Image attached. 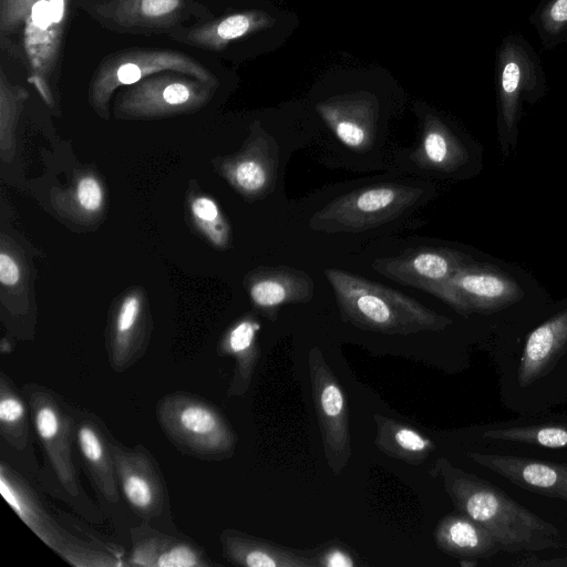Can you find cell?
Listing matches in <instances>:
<instances>
[{
    "mask_svg": "<svg viewBox=\"0 0 567 567\" xmlns=\"http://www.w3.org/2000/svg\"><path fill=\"white\" fill-rule=\"evenodd\" d=\"M37 0H0L1 44L6 39L23 27V23Z\"/></svg>",
    "mask_w": 567,
    "mask_h": 567,
    "instance_id": "28",
    "label": "cell"
},
{
    "mask_svg": "<svg viewBox=\"0 0 567 567\" xmlns=\"http://www.w3.org/2000/svg\"><path fill=\"white\" fill-rule=\"evenodd\" d=\"M498 136L504 154L515 147L523 105L538 100L546 87L540 61L519 35L506 37L495 63Z\"/></svg>",
    "mask_w": 567,
    "mask_h": 567,
    "instance_id": "4",
    "label": "cell"
},
{
    "mask_svg": "<svg viewBox=\"0 0 567 567\" xmlns=\"http://www.w3.org/2000/svg\"><path fill=\"white\" fill-rule=\"evenodd\" d=\"M103 28L127 34H168L185 22L212 19L196 0H75Z\"/></svg>",
    "mask_w": 567,
    "mask_h": 567,
    "instance_id": "6",
    "label": "cell"
},
{
    "mask_svg": "<svg viewBox=\"0 0 567 567\" xmlns=\"http://www.w3.org/2000/svg\"><path fill=\"white\" fill-rule=\"evenodd\" d=\"M473 261L463 251L450 248H419L395 257L378 259L374 268L383 276L437 297L445 281L462 266Z\"/></svg>",
    "mask_w": 567,
    "mask_h": 567,
    "instance_id": "11",
    "label": "cell"
},
{
    "mask_svg": "<svg viewBox=\"0 0 567 567\" xmlns=\"http://www.w3.org/2000/svg\"><path fill=\"white\" fill-rule=\"evenodd\" d=\"M217 84L177 72L147 76L132 84L115 104L118 117L155 118L193 112L213 96Z\"/></svg>",
    "mask_w": 567,
    "mask_h": 567,
    "instance_id": "8",
    "label": "cell"
},
{
    "mask_svg": "<svg viewBox=\"0 0 567 567\" xmlns=\"http://www.w3.org/2000/svg\"><path fill=\"white\" fill-rule=\"evenodd\" d=\"M424 190L377 184L347 193L315 213L309 225L324 233H358L383 225L421 203Z\"/></svg>",
    "mask_w": 567,
    "mask_h": 567,
    "instance_id": "5",
    "label": "cell"
},
{
    "mask_svg": "<svg viewBox=\"0 0 567 567\" xmlns=\"http://www.w3.org/2000/svg\"><path fill=\"white\" fill-rule=\"evenodd\" d=\"M28 91L13 84L4 70H0V126L2 142H10Z\"/></svg>",
    "mask_w": 567,
    "mask_h": 567,
    "instance_id": "25",
    "label": "cell"
},
{
    "mask_svg": "<svg viewBox=\"0 0 567 567\" xmlns=\"http://www.w3.org/2000/svg\"><path fill=\"white\" fill-rule=\"evenodd\" d=\"M313 405L330 470L340 474L351 456L349 414L342 388L322 352L313 347L308 354Z\"/></svg>",
    "mask_w": 567,
    "mask_h": 567,
    "instance_id": "10",
    "label": "cell"
},
{
    "mask_svg": "<svg viewBox=\"0 0 567 567\" xmlns=\"http://www.w3.org/2000/svg\"><path fill=\"white\" fill-rule=\"evenodd\" d=\"M434 539L441 551L456 558L487 559L501 551L493 535L462 512L444 516Z\"/></svg>",
    "mask_w": 567,
    "mask_h": 567,
    "instance_id": "19",
    "label": "cell"
},
{
    "mask_svg": "<svg viewBox=\"0 0 567 567\" xmlns=\"http://www.w3.org/2000/svg\"><path fill=\"white\" fill-rule=\"evenodd\" d=\"M123 489L128 502L140 508L152 504L153 492L148 482L138 475L131 474L123 481Z\"/></svg>",
    "mask_w": 567,
    "mask_h": 567,
    "instance_id": "31",
    "label": "cell"
},
{
    "mask_svg": "<svg viewBox=\"0 0 567 567\" xmlns=\"http://www.w3.org/2000/svg\"><path fill=\"white\" fill-rule=\"evenodd\" d=\"M518 567H567V557L545 558L537 557L524 558L514 564Z\"/></svg>",
    "mask_w": 567,
    "mask_h": 567,
    "instance_id": "38",
    "label": "cell"
},
{
    "mask_svg": "<svg viewBox=\"0 0 567 567\" xmlns=\"http://www.w3.org/2000/svg\"><path fill=\"white\" fill-rule=\"evenodd\" d=\"M530 24L545 49L567 44V0H542Z\"/></svg>",
    "mask_w": 567,
    "mask_h": 567,
    "instance_id": "23",
    "label": "cell"
},
{
    "mask_svg": "<svg viewBox=\"0 0 567 567\" xmlns=\"http://www.w3.org/2000/svg\"><path fill=\"white\" fill-rule=\"evenodd\" d=\"M342 318L352 324L385 334L440 331L452 323L445 316L390 287L344 270H324Z\"/></svg>",
    "mask_w": 567,
    "mask_h": 567,
    "instance_id": "2",
    "label": "cell"
},
{
    "mask_svg": "<svg viewBox=\"0 0 567 567\" xmlns=\"http://www.w3.org/2000/svg\"><path fill=\"white\" fill-rule=\"evenodd\" d=\"M277 152L272 153L270 143L264 140L261 145L249 147L229 168L233 184L247 195L258 196L268 193L277 182Z\"/></svg>",
    "mask_w": 567,
    "mask_h": 567,
    "instance_id": "20",
    "label": "cell"
},
{
    "mask_svg": "<svg viewBox=\"0 0 567 567\" xmlns=\"http://www.w3.org/2000/svg\"><path fill=\"white\" fill-rule=\"evenodd\" d=\"M78 437L83 455L89 461L99 463L103 457V447L95 432L91 427L83 426Z\"/></svg>",
    "mask_w": 567,
    "mask_h": 567,
    "instance_id": "35",
    "label": "cell"
},
{
    "mask_svg": "<svg viewBox=\"0 0 567 567\" xmlns=\"http://www.w3.org/2000/svg\"><path fill=\"white\" fill-rule=\"evenodd\" d=\"M248 292L258 309L276 318L285 305L308 302L313 297L315 284L305 271L279 266L251 274Z\"/></svg>",
    "mask_w": 567,
    "mask_h": 567,
    "instance_id": "16",
    "label": "cell"
},
{
    "mask_svg": "<svg viewBox=\"0 0 567 567\" xmlns=\"http://www.w3.org/2000/svg\"><path fill=\"white\" fill-rule=\"evenodd\" d=\"M161 567H190L198 565L196 554L187 546H175L157 557Z\"/></svg>",
    "mask_w": 567,
    "mask_h": 567,
    "instance_id": "33",
    "label": "cell"
},
{
    "mask_svg": "<svg viewBox=\"0 0 567 567\" xmlns=\"http://www.w3.org/2000/svg\"><path fill=\"white\" fill-rule=\"evenodd\" d=\"M164 72L183 73L218 83L210 70L183 51L131 48L113 52L100 61L91 78L89 102L99 115L107 117L110 100L117 89Z\"/></svg>",
    "mask_w": 567,
    "mask_h": 567,
    "instance_id": "3",
    "label": "cell"
},
{
    "mask_svg": "<svg viewBox=\"0 0 567 567\" xmlns=\"http://www.w3.org/2000/svg\"><path fill=\"white\" fill-rule=\"evenodd\" d=\"M75 0H37L24 23L22 45L29 70L28 81L42 100L55 105L64 33Z\"/></svg>",
    "mask_w": 567,
    "mask_h": 567,
    "instance_id": "7",
    "label": "cell"
},
{
    "mask_svg": "<svg viewBox=\"0 0 567 567\" xmlns=\"http://www.w3.org/2000/svg\"><path fill=\"white\" fill-rule=\"evenodd\" d=\"M467 159V150L454 131L436 115L427 114L419 142L403 156V164L420 174L449 175Z\"/></svg>",
    "mask_w": 567,
    "mask_h": 567,
    "instance_id": "14",
    "label": "cell"
},
{
    "mask_svg": "<svg viewBox=\"0 0 567 567\" xmlns=\"http://www.w3.org/2000/svg\"><path fill=\"white\" fill-rule=\"evenodd\" d=\"M141 312V298L136 295L127 296L117 312L116 336L124 339L134 329Z\"/></svg>",
    "mask_w": 567,
    "mask_h": 567,
    "instance_id": "30",
    "label": "cell"
},
{
    "mask_svg": "<svg viewBox=\"0 0 567 567\" xmlns=\"http://www.w3.org/2000/svg\"><path fill=\"white\" fill-rule=\"evenodd\" d=\"M435 470L458 512L464 513L495 538L501 550L533 551L560 546L559 530L528 511L498 487L454 468L445 460Z\"/></svg>",
    "mask_w": 567,
    "mask_h": 567,
    "instance_id": "1",
    "label": "cell"
},
{
    "mask_svg": "<svg viewBox=\"0 0 567 567\" xmlns=\"http://www.w3.org/2000/svg\"><path fill=\"white\" fill-rule=\"evenodd\" d=\"M317 567H354L353 556L340 544H328L313 554Z\"/></svg>",
    "mask_w": 567,
    "mask_h": 567,
    "instance_id": "32",
    "label": "cell"
},
{
    "mask_svg": "<svg viewBox=\"0 0 567 567\" xmlns=\"http://www.w3.org/2000/svg\"><path fill=\"white\" fill-rule=\"evenodd\" d=\"M468 457L524 489L567 502V463L493 451L471 452Z\"/></svg>",
    "mask_w": 567,
    "mask_h": 567,
    "instance_id": "13",
    "label": "cell"
},
{
    "mask_svg": "<svg viewBox=\"0 0 567 567\" xmlns=\"http://www.w3.org/2000/svg\"><path fill=\"white\" fill-rule=\"evenodd\" d=\"M524 290L502 269L467 262L442 286L436 298L463 317L472 313H493L520 301Z\"/></svg>",
    "mask_w": 567,
    "mask_h": 567,
    "instance_id": "9",
    "label": "cell"
},
{
    "mask_svg": "<svg viewBox=\"0 0 567 567\" xmlns=\"http://www.w3.org/2000/svg\"><path fill=\"white\" fill-rule=\"evenodd\" d=\"M20 268L17 261L7 252L0 254V281L3 286L12 287L20 280Z\"/></svg>",
    "mask_w": 567,
    "mask_h": 567,
    "instance_id": "36",
    "label": "cell"
},
{
    "mask_svg": "<svg viewBox=\"0 0 567 567\" xmlns=\"http://www.w3.org/2000/svg\"><path fill=\"white\" fill-rule=\"evenodd\" d=\"M377 446L383 453L410 464L423 463L434 450V443L414 429L390 417L374 415Z\"/></svg>",
    "mask_w": 567,
    "mask_h": 567,
    "instance_id": "22",
    "label": "cell"
},
{
    "mask_svg": "<svg viewBox=\"0 0 567 567\" xmlns=\"http://www.w3.org/2000/svg\"><path fill=\"white\" fill-rule=\"evenodd\" d=\"M230 559L248 567H317L310 551L296 550L250 537L229 542Z\"/></svg>",
    "mask_w": 567,
    "mask_h": 567,
    "instance_id": "21",
    "label": "cell"
},
{
    "mask_svg": "<svg viewBox=\"0 0 567 567\" xmlns=\"http://www.w3.org/2000/svg\"><path fill=\"white\" fill-rule=\"evenodd\" d=\"M259 329L260 323L257 320L244 319L229 331L227 337L228 350L238 358L240 373L246 384L249 383L258 358L256 336Z\"/></svg>",
    "mask_w": 567,
    "mask_h": 567,
    "instance_id": "24",
    "label": "cell"
},
{
    "mask_svg": "<svg viewBox=\"0 0 567 567\" xmlns=\"http://www.w3.org/2000/svg\"><path fill=\"white\" fill-rule=\"evenodd\" d=\"M317 112L340 145L357 154L377 147L378 101L370 94H351L317 104Z\"/></svg>",
    "mask_w": 567,
    "mask_h": 567,
    "instance_id": "12",
    "label": "cell"
},
{
    "mask_svg": "<svg viewBox=\"0 0 567 567\" xmlns=\"http://www.w3.org/2000/svg\"><path fill=\"white\" fill-rule=\"evenodd\" d=\"M35 426L44 441H51L59 432L60 424L55 411L50 406H42L35 415Z\"/></svg>",
    "mask_w": 567,
    "mask_h": 567,
    "instance_id": "34",
    "label": "cell"
},
{
    "mask_svg": "<svg viewBox=\"0 0 567 567\" xmlns=\"http://www.w3.org/2000/svg\"><path fill=\"white\" fill-rule=\"evenodd\" d=\"M480 436L492 444L567 451V416L522 419L484 426Z\"/></svg>",
    "mask_w": 567,
    "mask_h": 567,
    "instance_id": "18",
    "label": "cell"
},
{
    "mask_svg": "<svg viewBox=\"0 0 567 567\" xmlns=\"http://www.w3.org/2000/svg\"><path fill=\"white\" fill-rule=\"evenodd\" d=\"M178 425L181 430L192 437L203 441L213 437L220 439L221 424L216 414L202 405H186L178 414Z\"/></svg>",
    "mask_w": 567,
    "mask_h": 567,
    "instance_id": "26",
    "label": "cell"
},
{
    "mask_svg": "<svg viewBox=\"0 0 567 567\" xmlns=\"http://www.w3.org/2000/svg\"><path fill=\"white\" fill-rule=\"evenodd\" d=\"M275 20L261 10H246L217 19L181 25L171 31V39L203 50L221 51L234 40L265 30Z\"/></svg>",
    "mask_w": 567,
    "mask_h": 567,
    "instance_id": "15",
    "label": "cell"
},
{
    "mask_svg": "<svg viewBox=\"0 0 567 567\" xmlns=\"http://www.w3.org/2000/svg\"><path fill=\"white\" fill-rule=\"evenodd\" d=\"M76 202L79 206L89 213L97 212L103 204V190L96 178L82 177L76 185Z\"/></svg>",
    "mask_w": 567,
    "mask_h": 567,
    "instance_id": "29",
    "label": "cell"
},
{
    "mask_svg": "<svg viewBox=\"0 0 567 567\" xmlns=\"http://www.w3.org/2000/svg\"><path fill=\"white\" fill-rule=\"evenodd\" d=\"M24 415L22 403L12 396L2 398L0 402V420L4 424H13Z\"/></svg>",
    "mask_w": 567,
    "mask_h": 567,
    "instance_id": "37",
    "label": "cell"
},
{
    "mask_svg": "<svg viewBox=\"0 0 567 567\" xmlns=\"http://www.w3.org/2000/svg\"><path fill=\"white\" fill-rule=\"evenodd\" d=\"M567 351V309L556 313L527 337L517 379L528 386L548 374Z\"/></svg>",
    "mask_w": 567,
    "mask_h": 567,
    "instance_id": "17",
    "label": "cell"
},
{
    "mask_svg": "<svg viewBox=\"0 0 567 567\" xmlns=\"http://www.w3.org/2000/svg\"><path fill=\"white\" fill-rule=\"evenodd\" d=\"M192 214L212 241L225 246L228 239V226L217 204L208 197H196L192 202Z\"/></svg>",
    "mask_w": 567,
    "mask_h": 567,
    "instance_id": "27",
    "label": "cell"
}]
</instances>
